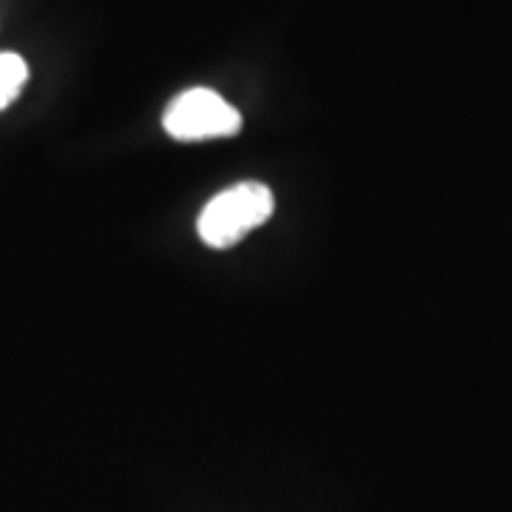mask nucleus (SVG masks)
I'll use <instances>...</instances> for the list:
<instances>
[{"label": "nucleus", "instance_id": "obj_1", "mask_svg": "<svg viewBox=\"0 0 512 512\" xmlns=\"http://www.w3.org/2000/svg\"><path fill=\"white\" fill-rule=\"evenodd\" d=\"M274 214V194L262 183H239L202 208L197 231L211 248H231Z\"/></svg>", "mask_w": 512, "mask_h": 512}, {"label": "nucleus", "instance_id": "obj_3", "mask_svg": "<svg viewBox=\"0 0 512 512\" xmlns=\"http://www.w3.org/2000/svg\"><path fill=\"white\" fill-rule=\"evenodd\" d=\"M26 77H29V66L23 57L12 55V52L0 55V111L18 97Z\"/></svg>", "mask_w": 512, "mask_h": 512}, {"label": "nucleus", "instance_id": "obj_2", "mask_svg": "<svg viewBox=\"0 0 512 512\" xmlns=\"http://www.w3.org/2000/svg\"><path fill=\"white\" fill-rule=\"evenodd\" d=\"M163 126L174 140H214L237 134L242 128V114L222 94L188 89L168 103Z\"/></svg>", "mask_w": 512, "mask_h": 512}]
</instances>
